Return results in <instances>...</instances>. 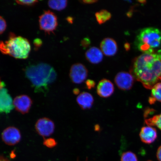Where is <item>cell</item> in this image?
Masks as SVG:
<instances>
[{
  "label": "cell",
  "instance_id": "ba28073f",
  "mask_svg": "<svg viewBox=\"0 0 161 161\" xmlns=\"http://www.w3.org/2000/svg\"><path fill=\"white\" fill-rule=\"evenodd\" d=\"M134 78L129 72L122 71L119 72L114 78V82L119 89L127 91L131 89L134 84Z\"/></svg>",
  "mask_w": 161,
  "mask_h": 161
},
{
  "label": "cell",
  "instance_id": "2e32d148",
  "mask_svg": "<svg viewBox=\"0 0 161 161\" xmlns=\"http://www.w3.org/2000/svg\"><path fill=\"white\" fill-rule=\"evenodd\" d=\"M76 102L82 109H89L93 105L94 99L91 94L88 92H83L78 96Z\"/></svg>",
  "mask_w": 161,
  "mask_h": 161
},
{
  "label": "cell",
  "instance_id": "7a4b0ae2",
  "mask_svg": "<svg viewBox=\"0 0 161 161\" xmlns=\"http://www.w3.org/2000/svg\"><path fill=\"white\" fill-rule=\"evenodd\" d=\"M25 75L36 92H44L48 86L55 81L57 74L49 64L41 63L29 66L26 68Z\"/></svg>",
  "mask_w": 161,
  "mask_h": 161
},
{
  "label": "cell",
  "instance_id": "d6986e66",
  "mask_svg": "<svg viewBox=\"0 0 161 161\" xmlns=\"http://www.w3.org/2000/svg\"><path fill=\"white\" fill-rule=\"evenodd\" d=\"M48 4L50 8L60 11L65 9L67 7L68 1L66 0L50 1L48 2Z\"/></svg>",
  "mask_w": 161,
  "mask_h": 161
},
{
  "label": "cell",
  "instance_id": "d6a6232c",
  "mask_svg": "<svg viewBox=\"0 0 161 161\" xmlns=\"http://www.w3.org/2000/svg\"><path fill=\"white\" fill-rule=\"evenodd\" d=\"M67 21L69 22V23H72L73 21V19L71 17H69L67 18Z\"/></svg>",
  "mask_w": 161,
  "mask_h": 161
},
{
  "label": "cell",
  "instance_id": "ac0fdd59",
  "mask_svg": "<svg viewBox=\"0 0 161 161\" xmlns=\"http://www.w3.org/2000/svg\"><path fill=\"white\" fill-rule=\"evenodd\" d=\"M97 21L99 25H101L109 20L112 17V14L109 12L105 9L101 10L97 12L95 14Z\"/></svg>",
  "mask_w": 161,
  "mask_h": 161
},
{
  "label": "cell",
  "instance_id": "3957f363",
  "mask_svg": "<svg viewBox=\"0 0 161 161\" xmlns=\"http://www.w3.org/2000/svg\"><path fill=\"white\" fill-rule=\"evenodd\" d=\"M31 45L29 40L21 36L10 34L8 41H0V51L16 59H25L31 51Z\"/></svg>",
  "mask_w": 161,
  "mask_h": 161
},
{
  "label": "cell",
  "instance_id": "1f68e13d",
  "mask_svg": "<svg viewBox=\"0 0 161 161\" xmlns=\"http://www.w3.org/2000/svg\"><path fill=\"white\" fill-rule=\"evenodd\" d=\"M0 161H10L7 158L3 156H0Z\"/></svg>",
  "mask_w": 161,
  "mask_h": 161
},
{
  "label": "cell",
  "instance_id": "7c38bea8",
  "mask_svg": "<svg viewBox=\"0 0 161 161\" xmlns=\"http://www.w3.org/2000/svg\"><path fill=\"white\" fill-rule=\"evenodd\" d=\"M13 102L7 89L4 88L0 90V113L8 114L11 112L14 107Z\"/></svg>",
  "mask_w": 161,
  "mask_h": 161
},
{
  "label": "cell",
  "instance_id": "52a82bcc",
  "mask_svg": "<svg viewBox=\"0 0 161 161\" xmlns=\"http://www.w3.org/2000/svg\"><path fill=\"white\" fill-rule=\"evenodd\" d=\"M36 131L40 136H49L53 133L55 125L53 121L46 118L40 119L36 122L35 125Z\"/></svg>",
  "mask_w": 161,
  "mask_h": 161
},
{
  "label": "cell",
  "instance_id": "f546056e",
  "mask_svg": "<svg viewBox=\"0 0 161 161\" xmlns=\"http://www.w3.org/2000/svg\"><path fill=\"white\" fill-rule=\"evenodd\" d=\"M5 86V84L4 83V82L2 81L1 80V78H0V90H3V88H4Z\"/></svg>",
  "mask_w": 161,
  "mask_h": 161
},
{
  "label": "cell",
  "instance_id": "8fae6325",
  "mask_svg": "<svg viewBox=\"0 0 161 161\" xmlns=\"http://www.w3.org/2000/svg\"><path fill=\"white\" fill-rule=\"evenodd\" d=\"M114 88L113 84L109 80L103 79L100 80L97 87L98 95L102 98L110 97L114 94Z\"/></svg>",
  "mask_w": 161,
  "mask_h": 161
},
{
  "label": "cell",
  "instance_id": "8992f818",
  "mask_svg": "<svg viewBox=\"0 0 161 161\" xmlns=\"http://www.w3.org/2000/svg\"><path fill=\"white\" fill-rule=\"evenodd\" d=\"M88 75V70L83 64L76 63L72 65L70 68L69 76L74 83H82L86 80Z\"/></svg>",
  "mask_w": 161,
  "mask_h": 161
},
{
  "label": "cell",
  "instance_id": "7402d4cb",
  "mask_svg": "<svg viewBox=\"0 0 161 161\" xmlns=\"http://www.w3.org/2000/svg\"><path fill=\"white\" fill-rule=\"evenodd\" d=\"M44 145L48 148H52L57 145V142L53 138H49L45 140L43 142Z\"/></svg>",
  "mask_w": 161,
  "mask_h": 161
},
{
  "label": "cell",
  "instance_id": "5b68a950",
  "mask_svg": "<svg viewBox=\"0 0 161 161\" xmlns=\"http://www.w3.org/2000/svg\"><path fill=\"white\" fill-rule=\"evenodd\" d=\"M39 24L42 31L48 34L53 33L58 27V18L52 12L45 11L40 16Z\"/></svg>",
  "mask_w": 161,
  "mask_h": 161
},
{
  "label": "cell",
  "instance_id": "44dd1931",
  "mask_svg": "<svg viewBox=\"0 0 161 161\" xmlns=\"http://www.w3.org/2000/svg\"><path fill=\"white\" fill-rule=\"evenodd\" d=\"M121 161H138V159L134 153L127 152L123 153L122 155Z\"/></svg>",
  "mask_w": 161,
  "mask_h": 161
},
{
  "label": "cell",
  "instance_id": "4fadbf2b",
  "mask_svg": "<svg viewBox=\"0 0 161 161\" xmlns=\"http://www.w3.org/2000/svg\"><path fill=\"white\" fill-rule=\"evenodd\" d=\"M101 50L104 55L112 56L118 52V46L115 40L111 38H106L101 42Z\"/></svg>",
  "mask_w": 161,
  "mask_h": 161
},
{
  "label": "cell",
  "instance_id": "9a60e30c",
  "mask_svg": "<svg viewBox=\"0 0 161 161\" xmlns=\"http://www.w3.org/2000/svg\"><path fill=\"white\" fill-rule=\"evenodd\" d=\"M86 60L90 63L96 64L100 63L103 59V53L99 49L92 47L87 50L85 54Z\"/></svg>",
  "mask_w": 161,
  "mask_h": 161
},
{
  "label": "cell",
  "instance_id": "484cf974",
  "mask_svg": "<svg viewBox=\"0 0 161 161\" xmlns=\"http://www.w3.org/2000/svg\"><path fill=\"white\" fill-rule=\"evenodd\" d=\"M81 45L82 46V47L85 49V48H87L89 47L91 44V41L89 38L86 37L84 38L81 42Z\"/></svg>",
  "mask_w": 161,
  "mask_h": 161
},
{
  "label": "cell",
  "instance_id": "4316f807",
  "mask_svg": "<svg viewBox=\"0 0 161 161\" xmlns=\"http://www.w3.org/2000/svg\"><path fill=\"white\" fill-rule=\"evenodd\" d=\"M34 43L36 47H39L42 45V40L39 39H35Z\"/></svg>",
  "mask_w": 161,
  "mask_h": 161
},
{
  "label": "cell",
  "instance_id": "83f0119b",
  "mask_svg": "<svg viewBox=\"0 0 161 161\" xmlns=\"http://www.w3.org/2000/svg\"><path fill=\"white\" fill-rule=\"evenodd\" d=\"M157 158L159 161H161V146L159 147L157 151Z\"/></svg>",
  "mask_w": 161,
  "mask_h": 161
},
{
  "label": "cell",
  "instance_id": "cb8c5ba5",
  "mask_svg": "<svg viewBox=\"0 0 161 161\" xmlns=\"http://www.w3.org/2000/svg\"><path fill=\"white\" fill-rule=\"evenodd\" d=\"M7 27V25L5 20L3 17L0 16V35L5 31Z\"/></svg>",
  "mask_w": 161,
  "mask_h": 161
},
{
  "label": "cell",
  "instance_id": "e575fe53",
  "mask_svg": "<svg viewBox=\"0 0 161 161\" xmlns=\"http://www.w3.org/2000/svg\"><path fill=\"white\" fill-rule=\"evenodd\" d=\"M95 128L96 131H99L100 130V126L99 125H96L95 126V128Z\"/></svg>",
  "mask_w": 161,
  "mask_h": 161
},
{
  "label": "cell",
  "instance_id": "d4e9b609",
  "mask_svg": "<svg viewBox=\"0 0 161 161\" xmlns=\"http://www.w3.org/2000/svg\"><path fill=\"white\" fill-rule=\"evenodd\" d=\"M86 85L88 89L91 90L95 87L96 82L93 80L89 79L86 80Z\"/></svg>",
  "mask_w": 161,
  "mask_h": 161
},
{
  "label": "cell",
  "instance_id": "d590c367",
  "mask_svg": "<svg viewBox=\"0 0 161 161\" xmlns=\"http://www.w3.org/2000/svg\"></svg>",
  "mask_w": 161,
  "mask_h": 161
},
{
  "label": "cell",
  "instance_id": "603a6c76",
  "mask_svg": "<svg viewBox=\"0 0 161 161\" xmlns=\"http://www.w3.org/2000/svg\"><path fill=\"white\" fill-rule=\"evenodd\" d=\"M16 2L20 5L30 6L35 5L38 3V1L30 0V1H17Z\"/></svg>",
  "mask_w": 161,
  "mask_h": 161
},
{
  "label": "cell",
  "instance_id": "9c48e42d",
  "mask_svg": "<svg viewBox=\"0 0 161 161\" xmlns=\"http://www.w3.org/2000/svg\"><path fill=\"white\" fill-rule=\"evenodd\" d=\"M2 138L3 142L8 145H15L21 141V132L15 127H8L4 130L2 133Z\"/></svg>",
  "mask_w": 161,
  "mask_h": 161
},
{
  "label": "cell",
  "instance_id": "30bf717a",
  "mask_svg": "<svg viewBox=\"0 0 161 161\" xmlns=\"http://www.w3.org/2000/svg\"><path fill=\"white\" fill-rule=\"evenodd\" d=\"M13 103L14 106L17 111L25 114L29 111L33 101L29 96L21 95L16 97L14 100Z\"/></svg>",
  "mask_w": 161,
  "mask_h": 161
},
{
  "label": "cell",
  "instance_id": "ffe728a7",
  "mask_svg": "<svg viewBox=\"0 0 161 161\" xmlns=\"http://www.w3.org/2000/svg\"><path fill=\"white\" fill-rule=\"evenodd\" d=\"M145 121L148 126H156L161 130V114L146 119Z\"/></svg>",
  "mask_w": 161,
  "mask_h": 161
},
{
  "label": "cell",
  "instance_id": "5bb4252c",
  "mask_svg": "<svg viewBox=\"0 0 161 161\" xmlns=\"http://www.w3.org/2000/svg\"><path fill=\"white\" fill-rule=\"evenodd\" d=\"M140 136L141 140L143 142L150 144L156 140L158 134L156 129L152 126H144L141 129Z\"/></svg>",
  "mask_w": 161,
  "mask_h": 161
},
{
  "label": "cell",
  "instance_id": "836d02e7",
  "mask_svg": "<svg viewBox=\"0 0 161 161\" xmlns=\"http://www.w3.org/2000/svg\"><path fill=\"white\" fill-rule=\"evenodd\" d=\"M125 49L127 50H129L130 47V44L128 43H126L125 44Z\"/></svg>",
  "mask_w": 161,
  "mask_h": 161
},
{
  "label": "cell",
  "instance_id": "e0dca14e",
  "mask_svg": "<svg viewBox=\"0 0 161 161\" xmlns=\"http://www.w3.org/2000/svg\"><path fill=\"white\" fill-rule=\"evenodd\" d=\"M156 101L161 102V83H157L152 89L151 96L149 98L150 104H154Z\"/></svg>",
  "mask_w": 161,
  "mask_h": 161
},
{
  "label": "cell",
  "instance_id": "f1b7e54d",
  "mask_svg": "<svg viewBox=\"0 0 161 161\" xmlns=\"http://www.w3.org/2000/svg\"><path fill=\"white\" fill-rule=\"evenodd\" d=\"M97 1H94V0H86V1H81L82 3L86 4H90L94 3L97 2Z\"/></svg>",
  "mask_w": 161,
  "mask_h": 161
},
{
  "label": "cell",
  "instance_id": "4dcf8cb0",
  "mask_svg": "<svg viewBox=\"0 0 161 161\" xmlns=\"http://www.w3.org/2000/svg\"><path fill=\"white\" fill-rule=\"evenodd\" d=\"M73 93L75 95H78L80 93V90L77 88H75L73 91Z\"/></svg>",
  "mask_w": 161,
  "mask_h": 161
},
{
  "label": "cell",
  "instance_id": "6da1fadb",
  "mask_svg": "<svg viewBox=\"0 0 161 161\" xmlns=\"http://www.w3.org/2000/svg\"><path fill=\"white\" fill-rule=\"evenodd\" d=\"M130 73L147 89L161 80V56L158 52L143 53L134 60Z\"/></svg>",
  "mask_w": 161,
  "mask_h": 161
},
{
  "label": "cell",
  "instance_id": "277c9868",
  "mask_svg": "<svg viewBox=\"0 0 161 161\" xmlns=\"http://www.w3.org/2000/svg\"><path fill=\"white\" fill-rule=\"evenodd\" d=\"M135 45L143 53H154V49L161 45V31L156 28H145L137 36Z\"/></svg>",
  "mask_w": 161,
  "mask_h": 161
}]
</instances>
